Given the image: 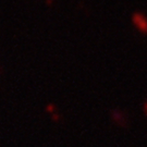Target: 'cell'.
<instances>
[{
	"label": "cell",
	"mask_w": 147,
	"mask_h": 147,
	"mask_svg": "<svg viewBox=\"0 0 147 147\" xmlns=\"http://www.w3.org/2000/svg\"><path fill=\"white\" fill-rule=\"evenodd\" d=\"M133 23L136 26L137 30L147 34V18L144 14L135 13L133 16Z\"/></svg>",
	"instance_id": "6da1fadb"
}]
</instances>
